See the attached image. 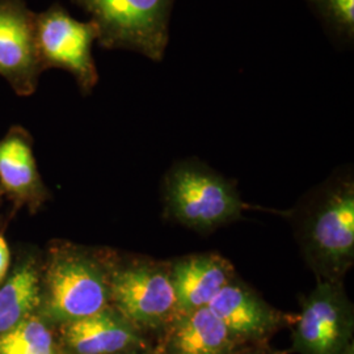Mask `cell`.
<instances>
[{
	"label": "cell",
	"mask_w": 354,
	"mask_h": 354,
	"mask_svg": "<svg viewBox=\"0 0 354 354\" xmlns=\"http://www.w3.org/2000/svg\"><path fill=\"white\" fill-rule=\"evenodd\" d=\"M99 30V45L108 50L138 53L162 62L169 41L175 0H73Z\"/></svg>",
	"instance_id": "4"
},
{
	"label": "cell",
	"mask_w": 354,
	"mask_h": 354,
	"mask_svg": "<svg viewBox=\"0 0 354 354\" xmlns=\"http://www.w3.org/2000/svg\"><path fill=\"white\" fill-rule=\"evenodd\" d=\"M235 277L232 264L218 253H197L171 261L177 314L207 307Z\"/></svg>",
	"instance_id": "11"
},
{
	"label": "cell",
	"mask_w": 354,
	"mask_h": 354,
	"mask_svg": "<svg viewBox=\"0 0 354 354\" xmlns=\"http://www.w3.org/2000/svg\"><path fill=\"white\" fill-rule=\"evenodd\" d=\"M207 308L241 345L268 342L290 322L289 315L272 307L236 277L215 295Z\"/></svg>",
	"instance_id": "9"
},
{
	"label": "cell",
	"mask_w": 354,
	"mask_h": 354,
	"mask_svg": "<svg viewBox=\"0 0 354 354\" xmlns=\"http://www.w3.org/2000/svg\"><path fill=\"white\" fill-rule=\"evenodd\" d=\"M130 354H159L158 353V351L155 349V346H153V344L151 345H149V346H146V348H143V349H140V351H136V352H133V353Z\"/></svg>",
	"instance_id": "19"
},
{
	"label": "cell",
	"mask_w": 354,
	"mask_h": 354,
	"mask_svg": "<svg viewBox=\"0 0 354 354\" xmlns=\"http://www.w3.org/2000/svg\"><path fill=\"white\" fill-rule=\"evenodd\" d=\"M39 302V279L36 268L19 266L12 277L0 288V335L10 332Z\"/></svg>",
	"instance_id": "14"
},
{
	"label": "cell",
	"mask_w": 354,
	"mask_h": 354,
	"mask_svg": "<svg viewBox=\"0 0 354 354\" xmlns=\"http://www.w3.org/2000/svg\"><path fill=\"white\" fill-rule=\"evenodd\" d=\"M10 266V250L6 241L0 236V283L6 277Z\"/></svg>",
	"instance_id": "18"
},
{
	"label": "cell",
	"mask_w": 354,
	"mask_h": 354,
	"mask_svg": "<svg viewBox=\"0 0 354 354\" xmlns=\"http://www.w3.org/2000/svg\"><path fill=\"white\" fill-rule=\"evenodd\" d=\"M66 346L74 354H130L153 344L112 306L64 324Z\"/></svg>",
	"instance_id": "10"
},
{
	"label": "cell",
	"mask_w": 354,
	"mask_h": 354,
	"mask_svg": "<svg viewBox=\"0 0 354 354\" xmlns=\"http://www.w3.org/2000/svg\"><path fill=\"white\" fill-rule=\"evenodd\" d=\"M159 354H230L241 344L207 308L176 314L153 342Z\"/></svg>",
	"instance_id": "12"
},
{
	"label": "cell",
	"mask_w": 354,
	"mask_h": 354,
	"mask_svg": "<svg viewBox=\"0 0 354 354\" xmlns=\"http://www.w3.org/2000/svg\"><path fill=\"white\" fill-rule=\"evenodd\" d=\"M298 239L317 281L342 282L354 263V184L336 178L310 205Z\"/></svg>",
	"instance_id": "1"
},
{
	"label": "cell",
	"mask_w": 354,
	"mask_h": 354,
	"mask_svg": "<svg viewBox=\"0 0 354 354\" xmlns=\"http://www.w3.org/2000/svg\"><path fill=\"white\" fill-rule=\"evenodd\" d=\"M163 188L167 214L177 223L200 232L239 219L244 207L235 187L196 159L172 165Z\"/></svg>",
	"instance_id": "3"
},
{
	"label": "cell",
	"mask_w": 354,
	"mask_h": 354,
	"mask_svg": "<svg viewBox=\"0 0 354 354\" xmlns=\"http://www.w3.org/2000/svg\"><path fill=\"white\" fill-rule=\"evenodd\" d=\"M354 308L342 282L317 281L294 322L291 352L342 354L353 344Z\"/></svg>",
	"instance_id": "7"
},
{
	"label": "cell",
	"mask_w": 354,
	"mask_h": 354,
	"mask_svg": "<svg viewBox=\"0 0 354 354\" xmlns=\"http://www.w3.org/2000/svg\"><path fill=\"white\" fill-rule=\"evenodd\" d=\"M99 39L93 21H79L55 3L36 12V41L44 71L62 68L75 79L83 95H89L99 83V71L92 46Z\"/></svg>",
	"instance_id": "6"
},
{
	"label": "cell",
	"mask_w": 354,
	"mask_h": 354,
	"mask_svg": "<svg viewBox=\"0 0 354 354\" xmlns=\"http://www.w3.org/2000/svg\"><path fill=\"white\" fill-rule=\"evenodd\" d=\"M330 36L342 44L354 39V0H307Z\"/></svg>",
	"instance_id": "16"
},
{
	"label": "cell",
	"mask_w": 354,
	"mask_h": 354,
	"mask_svg": "<svg viewBox=\"0 0 354 354\" xmlns=\"http://www.w3.org/2000/svg\"><path fill=\"white\" fill-rule=\"evenodd\" d=\"M113 261L84 248L64 245L51 254L45 279L44 314L71 323L111 306Z\"/></svg>",
	"instance_id": "2"
},
{
	"label": "cell",
	"mask_w": 354,
	"mask_h": 354,
	"mask_svg": "<svg viewBox=\"0 0 354 354\" xmlns=\"http://www.w3.org/2000/svg\"><path fill=\"white\" fill-rule=\"evenodd\" d=\"M0 187L17 200H30L41 189L32 142L20 127L0 140Z\"/></svg>",
	"instance_id": "13"
},
{
	"label": "cell",
	"mask_w": 354,
	"mask_h": 354,
	"mask_svg": "<svg viewBox=\"0 0 354 354\" xmlns=\"http://www.w3.org/2000/svg\"><path fill=\"white\" fill-rule=\"evenodd\" d=\"M111 306L146 336L159 335L177 314L171 261L150 257L113 261Z\"/></svg>",
	"instance_id": "5"
},
{
	"label": "cell",
	"mask_w": 354,
	"mask_h": 354,
	"mask_svg": "<svg viewBox=\"0 0 354 354\" xmlns=\"http://www.w3.org/2000/svg\"><path fill=\"white\" fill-rule=\"evenodd\" d=\"M0 354H53L50 330L37 317H28L0 335Z\"/></svg>",
	"instance_id": "15"
},
{
	"label": "cell",
	"mask_w": 354,
	"mask_h": 354,
	"mask_svg": "<svg viewBox=\"0 0 354 354\" xmlns=\"http://www.w3.org/2000/svg\"><path fill=\"white\" fill-rule=\"evenodd\" d=\"M42 73L36 12L28 8L26 0H0V76L16 95L30 96Z\"/></svg>",
	"instance_id": "8"
},
{
	"label": "cell",
	"mask_w": 354,
	"mask_h": 354,
	"mask_svg": "<svg viewBox=\"0 0 354 354\" xmlns=\"http://www.w3.org/2000/svg\"><path fill=\"white\" fill-rule=\"evenodd\" d=\"M230 354H283L274 351L269 346L268 342L264 344H245L238 346L235 351Z\"/></svg>",
	"instance_id": "17"
}]
</instances>
